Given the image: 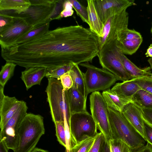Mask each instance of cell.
<instances>
[{
  "label": "cell",
  "mask_w": 152,
  "mask_h": 152,
  "mask_svg": "<svg viewBox=\"0 0 152 152\" xmlns=\"http://www.w3.org/2000/svg\"><path fill=\"white\" fill-rule=\"evenodd\" d=\"M148 61L150 65V67L152 69V58H150L148 60Z\"/></svg>",
  "instance_id": "47"
},
{
  "label": "cell",
  "mask_w": 152,
  "mask_h": 152,
  "mask_svg": "<svg viewBox=\"0 0 152 152\" xmlns=\"http://www.w3.org/2000/svg\"><path fill=\"white\" fill-rule=\"evenodd\" d=\"M64 0H56L54 7L49 19V21L54 20H59L60 14L63 10Z\"/></svg>",
  "instance_id": "36"
},
{
  "label": "cell",
  "mask_w": 152,
  "mask_h": 152,
  "mask_svg": "<svg viewBox=\"0 0 152 152\" xmlns=\"http://www.w3.org/2000/svg\"><path fill=\"white\" fill-rule=\"evenodd\" d=\"M99 51L98 37L79 25L58 27L24 43L2 49L6 61L28 68H50L92 62Z\"/></svg>",
  "instance_id": "1"
},
{
  "label": "cell",
  "mask_w": 152,
  "mask_h": 152,
  "mask_svg": "<svg viewBox=\"0 0 152 152\" xmlns=\"http://www.w3.org/2000/svg\"><path fill=\"white\" fill-rule=\"evenodd\" d=\"M141 88L152 94V79L139 77L130 79Z\"/></svg>",
  "instance_id": "34"
},
{
  "label": "cell",
  "mask_w": 152,
  "mask_h": 152,
  "mask_svg": "<svg viewBox=\"0 0 152 152\" xmlns=\"http://www.w3.org/2000/svg\"><path fill=\"white\" fill-rule=\"evenodd\" d=\"M28 109L26 103L23 101L15 114L0 131V140H3L8 148L14 151L18 145L19 126L27 114Z\"/></svg>",
  "instance_id": "10"
},
{
  "label": "cell",
  "mask_w": 152,
  "mask_h": 152,
  "mask_svg": "<svg viewBox=\"0 0 152 152\" xmlns=\"http://www.w3.org/2000/svg\"><path fill=\"white\" fill-rule=\"evenodd\" d=\"M131 102L140 109H152V94L142 89L134 95Z\"/></svg>",
  "instance_id": "23"
},
{
  "label": "cell",
  "mask_w": 152,
  "mask_h": 152,
  "mask_svg": "<svg viewBox=\"0 0 152 152\" xmlns=\"http://www.w3.org/2000/svg\"><path fill=\"white\" fill-rule=\"evenodd\" d=\"M142 41V37L121 41L116 40V46L124 54L132 55L137 50Z\"/></svg>",
  "instance_id": "25"
},
{
  "label": "cell",
  "mask_w": 152,
  "mask_h": 152,
  "mask_svg": "<svg viewBox=\"0 0 152 152\" xmlns=\"http://www.w3.org/2000/svg\"><path fill=\"white\" fill-rule=\"evenodd\" d=\"M30 6L25 11L16 15L24 19L34 28L50 23L49 18L56 0H29Z\"/></svg>",
  "instance_id": "7"
},
{
  "label": "cell",
  "mask_w": 152,
  "mask_h": 152,
  "mask_svg": "<svg viewBox=\"0 0 152 152\" xmlns=\"http://www.w3.org/2000/svg\"><path fill=\"white\" fill-rule=\"evenodd\" d=\"M47 69L42 67H31L26 68L21 72L20 78L27 90L34 85H40L42 80L46 76Z\"/></svg>",
  "instance_id": "17"
},
{
  "label": "cell",
  "mask_w": 152,
  "mask_h": 152,
  "mask_svg": "<svg viewBox=\"0 0 152 152\" xmlns=\"http://www.w3.org/2000/svg\"><path fill=\"white\" fill-rule=\"evenodd\" d=\"M115 50L117 56L123 64L131 79L139 77L152 79V73L150 67L139 68L128 59L116 46Z\"/></svg>",
  "instance_id": "15"
},
{
  "label": "cell",
  "mask_w": 152,
  "mask_h": 152,
  "mask_svg": "<svg viewBox=\"0 0 152 152\" xmlns=\"http://www.w3.org/2000/svg\"><path fill=\"white\" fill-rule=\"evenodd\" d=\"M45 92L54 123L64 122L66 118L69 126L71 116L66 91L63 88L58 79L48 78Z\"/></svg>",
  "instance_id": "4"
},
{
  "label": "cell",
  "mask_w": 152,
  "mask_h": 152,
  "mask_svg": "<svg viewBox=\"0 0 152 152\" xmlns=\"http://www.w3.org/2000/svg\"><path fill=\"white\" fill-rule=\"evenodd\" d=\"M144 121L152 126V109H141Z\"/></svg>",
  "instance_id": "39"
},
{
  "label": "cell",
  "mask_w": 152,
  "mask_h": 152,
  "mask_svg": "<svg viewBox=\"0 0 152 152\" xmlns=\"http://www.w3.org/2000/svg\"><path fill=\"white\" fill-rule=\"evenodd\" d=\"M91 115L98 129L108 142L112 139L107 106L102 95L99 91L93 92L89 97Z\"/></svg>",
  "instance_id": "8"
},
{
  "label": "cell",
  "mask_w": 152,
  "mask_h": 152,
  "mask_svg": "<svg viewBox=\"0 0 152 152\" xmlns=\"http://www.w3.org/2000/svg\"><path fill=\"white\" fill-rule=\"evenodd\" d=\"M109 143L110 149L112 152H132L130 147L120 140L112 139L109 141Z\"/></svg>",
  "instance_id": "30"
},
{
  "label": "cell",
  "mask_w": 152,
  "mask_h": 152,
  "mask_svg": "<svg viewBox=\"0 0 152 152\" xmlns=\"http://www.w3.org/2000/svg\"><path fill=\"white\" fill-rule=\"evenodd\" d=\"M78 65L74 64L68 72L72 79L73 86L84 97L87 98L83 73L81 71Z\"/></svg>",
  "instance_id": "24"
},
{
  "label": "cell",
  "mask_w": 152,
  "mask_h": 152,
  "mask_svg": "<svg viewBox=\"0 0 152 152\" xmlns=\"http://www.w3.org/2000/svg\"><path fill=\"white\" fill-rule=\"evenodd\" d=\"M14 17L9 24L0 29V44L1 49L11 46L19 38L34 28L23 18Z\"/></svg>",
  "instance_id": "12"
},
{
  "label": "cell",
  "mask_w": 152,
  "mask_h": 152,
  "mask_svg": "<svg viewBox=\"0 0 152 152\" xmlns=\"http://www.w3.org/2000/svg\"><path fill=\"white\" fill-rule=\"evenodd\" d=\"M31 152H49L48 151L41 148H35Z\"/></svg>",
  "instance_id": "46"
},
{
  "label": "cell",
  "mask_w": 152,
  "mask_h": 152,
  "mask_svg": "<svg viewBox=\"0 0 152 152\" xmlns=\"http://www.w3.org/2000/svg\"><path fill=\"white\" fill-rule=\"evenodd\" d=\"M9 149L5 142L0 140V152H8Z\"/></svg>",
  "instance_id": "43"
},
{
  "label": "cell",
  "mask_w": 152,
  "mask_h": 152,
  "mask_svg": "<svg viewBox=\"0 0 152 152\" xmlns=\"http://www.w3.org/2000/svg\"><path fill=\"white\" fill-rule=\"evenodd\" d=\"M141 89L131 80L116 83L111 90L120 97L131 102L134 95Z\"/></svg>",
  "instance_id": "20"
},
{
  "label": "cell",
  "mask_w": 152,
  "mask_h": 152,
  "mask_svg": "<svg viewBox=\"0 0 152 152\" xmlns=\"http://www.w3.org/2000/svg\"><path fill=\"white\" fill-rule=\"evenodd\" d=\"M121 113L145 139L144 132V121L142 118L141 110L132 102H130L125 106Z\"/></svg>",
  "instance_id": "16"
},
{
  "label": "cell",
  "mask_w": 152,
  "mask_h": 152,
  "mask_svg": "<svg viewBox=\"0 0 152 152\" xmlns=\"http://www.w3.org/2000/svg\"><path fill=\"white\" fill-rule=\"evenodd\" d=\"M116 40L111 42L99 50L97 56L99 63L103 68L116 76L118 80H130V77L116 53Z\"/></svg>",
  "instance_id": "9"
},
{
  "label": "cell",
  "mask_w": 152,
  "mask_h": 152,
  "mask_svg": "<svg viewBox=\"0 0 152 152\" xmlns=\"http://www.w3.org/2000/svg\"><path fill=\"white\" fill-rule=\"evenodd\" d=\"M145 55L147 57H150V58H152V45L151 44L148 48L146 52L145 53Z\"/></svg>",
  "instance_id": "45"
},
{
  "label": "cell",
  "mask_w": 152,
  "mask_h": 152,
  "mask_svg": "<svg viewBox=\"0 0 152 152\" xmlns=\"http://www.w3.org/2000/svg\"><path fill=\"white\" fill-rule=\"evenodd\" d=\"M69 128L75 145L88 137L96 136L98 133L96 124L87 111L72 114Z\"/></svg>",
  "instance_id": "6"
},
{
  "label": "cell",
  "mask_w": 152,
  "mask_h": 152,
  "mask_svg": "<svg viewBox=\"0 0 152 152\" xmlns=\"http://www.w3.org/2000/svg\"><path fill=\"white\" fill-rule=\"evenodd\" d=\"M110 152H112V151H111V150L110 149Z\"/></svg>",
  "instance_id": "49"
},
{
  "label": "cell",
  "mask_w": 152,
  "mask_h": 152,
  "mask_svg": "<svg viewBox=\"0 0 152 152\" xmlns=\"http://www.w3.org/2000/svg\"><path fill=\"white\" fill-rule=\"evenodd\" d=\"M4 88L0 86V128L4 127L9 120L15 114L23 101L19 100L15 97L5 95Z\"/></svg>",
  "instance_id": "14"
},
{
  "label": "cell",
  "mask_w": 152,
  "mask_h": 152,
  "mask_svg": "<svg viewBox=\"0 0 152 152\" xmlns=\"http://www.w3.org/2000/svg\"><path fill=\"white\" fill-rule=\"evenodd\" d=\"M12 16L0 13V29L10 23L13 20Z\"/></svg>",
  "instance_id": "41"
},
{
  "label": "cell",
  "mask_w": 152,
  "mask_h": 152,
  "mask_svg": "<svg viewBox=\"0 0 152 152\" xmlns=\"http://www.w3.org/2000/svg\"><path fill=\"white\" fill-rule=\"evenodd\" d=\"M50 23H48L32 29L19 38L11 46L24 43L44 34L49 30Z\"/></svg>",
  "instance_id": "26"
},
{
  "label": "cell",
  "mask_w": 152,
  "mask_h": 152,
  "mask_svg": "<svg viewBox=\"0 0 152 152\" xmlns=\"http://www.w3.org/2000/svg\"><path fill=\"white\" fill-rule=\"evenodd\" d=\"M133 152H152V145L147 142L146 145Z\"/></svg>",
  "instance_id": "42"
},
{
  "label": "cell",
  "mask_w": 152,
  "mask_h": 152,
  "mask_svg": "<svg viewBox=\"0 0 152 152\" xmlns=\"http://www.w3.org/2000/svg\"><path fill=\"white\" fill-rule=\"evenodd\" d=\"M96 136L88 137L77 143L71 149L70 152H89L93 145Z\"/></svg>",
  "instance_id": "29"
},
{
  "label": "cell",
  "mask_w": 152,
  "mask_h": 152,
  "mask_svg": "<svg viewBox=\"0 0 152 152\" xmlns=\"http://www.w3.org/2000/svg\"><path fill=\"white\" fill-rule=\"evenodd\" d=\"M87 1L89 29L100 37L102 34L104 24L96 10L93 0H88Z\"/></svg>",
  "instance_id": "21"
},
{
  "label": "cell",
  "mask_w": 152,
  "mask_h": 152,
  "mask_svg": "<svg viewBox=\"0 0 152 152\" xmlns=\"http://www.w3.org/2000/svg\"><path fill=\"white\" fill-rule=\"evenodd\" d=\"M14 63L6 62L2 66L0 72V86L4 88L8 80L13 75L15 66Z\"/></svg>",
  "instance_id": "28"
},
{
  "label": "cell",
  "mask_w": 152,
  "mask_h": 152,
  "mask_svg": "<svg viewBox=\"0 0 152 152\" xmlns=\"http://www.w3.org/2000/svg\"><path fill=\"white\" fill-rule=\"evenodd\" d=\"M43 117L39 114L27 113L19 127L18 147L14 152H31L45 134Z\"/></svg>",
  "instance_id": "3"
},
{
  "label": "cell",
  "mask_w": 152,
  "mask_h": 152,
  "mask_svg": "<svg viewBox=\"0 0 152 152\" xmlns=\"http://www.w3.org/2000/svg\"><path fill=\"white\" fill-rule=\"evenodd\" d=\"M102 94L107 107L120 112L125 105L131 102L120 97L110 88L103 91Z\"/></svg>",
  "instance_id": "22"
},
{
  "label": "cell",
  "mask_w": 152,
  "mask_h": 152,
  "mask_svg": "<svg viewBox=\"0 0 152 152\" xmlns=\"http://www.w3.org/2000/svg\"><path fill=\"white\" fill-rule=\"evenodd\" d=\"M113 139L120 140L136 151L145 145L146 140L122 113L107 107Z\"/></svg>",
  "instance_id": "2"
},
{
  "label": "cell",
  "mask_w": 152,
  "mask_h": 152,
  "mask_svg": "<svg viewBox=\"0 0 152 152\" xmlns=\"http://www.w3.org/2000/svg\"><path fill=\"white\" fill-rule=\"evenodd\" d=\"M144 132L146 141L152 145V126L144 121Z\"/></svg>",
  "instance_id": "40"
},
{
  "label": "cell",
  "mask_w": 152,
  "mask_h": 152,
  "mask_svg": "<svg viewBox=\"0 0 152 152\" xmlns=\"http://www.w3.org/2000/svg\"><path fill=\"white\" fill-rule=\"evenodd\" d=\"M72 4L73 8L76 12L77 15L82 21L88 24V19L87 7L82 5L76 0H69Z\"/></svg>",
  "instance_id": "31"
},
{
  "label": "cell",
  "mask_w": 152,
  "mask_h": 152,
  "mask_svg": "<svg viewBox=\"0 0 152 152\" xmlns=\"http://www.w3.org/2000/svg\"><path fill=\"white\" fill-rule=\"evenodd\" d=\"M105 139L101 132L98 133L92 147L89 152H102Z\"/></svg>",
  "instance_id": "35"
},
{
  "label": "cell",
  "mask_w": 152,
  "mask_h": 152,
  "mask_svg": "<svg viewBox=\"0 0 152 152\" xmlns=\"http://www.w3.org/2000/svg\"><path fill=\"white\" fill-rule=\"evenodd\" d=\"M66 92L71 114L87 111V98L84 97L73 86Z\"/></svg>",
  "instance_id": "19"
},
{
  "label": "cell",
  "mask_w": 152,
  "mask_h": 152,
  "mask_svg": "<svg viewBox=\"0 0 152 152\" xmlns=\"http://www.w3.org/2000/svg\"><path fill=\"white\" fill-rule=\"evenodd\" d=\"M75 64L73 63H70L47 68L45 77L48 78H52L59 79L61 76L69 71Z\"/></svg>",
  "instance_id": "27"
},
{
  "label": "cell",
  "mask_w": 152,
  "mask_h": 152,
  "mask_svg": "<svg viewBox=\"0 0 152 152\" xmlns=\"http://www.w3.org/2000/svg\"><path fill=\"white\" fill-rule=\"evenodd\" d=\"M79 65L87 69L83 73L86 97L91 93L109 89L118 80L113 73L103 68H97L87 62Z\"/></svg>",
  "instance_id": "5"
},
{
  "label": "cell",
  "mask_w": 152,
  "mask_h": 152,
  "mask_svg": "<svg viewBox=\"0 0 152 152\" xmlns=\"http://www.w3.org/2000/svg\"><path fill=\"white\" fill-rule=\"evenodd\" d=\"M102 152H110V146L109 143L106 140Z\"/></svg>",
  "instance_id": "44"
},
{
  "label": "cell",
  "mask_w": 152,
  "mask_h": 152,
  "mask_svg": "<svg viewBox=\"0 0 152 152\" xmlns=\"http://www.w3.org/2000/svg\"><path fill=\"white\" fill-rule=\"evenodd\" d=\"M72 4L69 0H64L63 9L59 16V20L63 18H66L72 16L74 12Z\"/></svg>",
  "instance_id": "37"
},
{
  "label": "cell",
  "mask_w": 152,
  "mask_h": 152,
  "mask_svg": "<svg viewBox=\"0 0 152 152\" xmlns=\"http://www.w3.org/2000/svg\"><path fill=\"white\" fill-rule=\"evenodd\" d=\"M151 34H152V27H151Z\"/></svg>",
  "instance_id": "48"
},
{
  "label": "cell",
  "mask_w": 152,
  "mask_h": 152,
  "mask_svg": "<svg viewBox=\"0 0 152 152\" xmlns=\"http://www.w3.org/2000/svg\"><path fill=\"white\" fill-rule=\"evenodd\" d=\"M128 23L129 14L126 10L108 19L104 23L102 35L99 38V50L111 42L117 40L119 33L128 28Z\"/></svg>",
  "instance_id": "11"
},
{
  "label": "cell",
  "mask_w": 152,
  "mask_h": 152,
  "mask_svg": "<svg viewBox=\"0 0 152 152\" xmlns=\"http://www.w3.org/2000/svg\"><path fill=\"white\" fill-rule=\"evenodd\" d=\"M54 123L57 140L60 144L66 148V140L64 122L57 121Z\"/></svg>",
  "instance_id": "32"
},
{
  "label": "cell",
  "mask_w": 152,
  "mask_h": 152,
  "mask_svg": "<svg viewBox=\"0 0 152 152\" xmlns=\"http://www.w3.org/2000/svg\"><path fill=\"white\" fill-rule=\"evenodd\" d=\"M96 10L103 24L111 16L126 10L133 0H93Z\"/></svg>",
  "instance_id": "13"
},
{
  "label": "cell",
  "mask_w": 152,
  "mask_h": 152,
  "mask_svg": "<svg viewBox=\"0 0 152 152\" xmlns=\"http://www.w3.org/2000/svg\"><path fill=\"white\" fill-rule=\"evenodd\" d=\"M31 5L29 0H0V13L18 15L25 11Z\"/></svg>",
  "instance_id": "18"
},
{
  "label": "cell",
  "mask_w": 152,
  "mask_h": 152,
  "mask_svg": "<svg viewBox=\"0 0 152 152\" xmlns=\"http://www.w3.org/2000/svg\"><path fill=\"white\" fill-rule=\"evenodd\" d=\"M142 37V35L139 32L134 29H129L127 28L122 30L119 33L117 41L139 39Z\"/></svg>",
  "instance_id": "33"
},
{
  "label": "cell",
  "mask_w": 152,
  "mask_h": 152,
  "mask_svg": "<svg viewBox=\"0 0 152 152\" xmlns=\"http://www.w3.org/2000/svg\"><path fill=\"white\" fill-rule=\"evenodd\" d=\"M60 80L64 89L68 91L73 86V82L71 76L68 72L60 77Z\"/></svg>",
  "instance_id": "38"
}]
</instances>
